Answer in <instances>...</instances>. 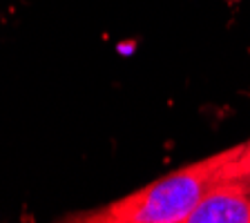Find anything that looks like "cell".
Instances as JSON below:
<instances>
[{"label":"cell","instance_id":"2","mask_svg":"<svg viewBox=\"0 0 250 223\" xmlns=\"http://www.w3.org/2000/svg\"><path fill=\"white\" fill-rule=\"evenodd\" d=\"M186 223H250V194L237 183L217 177Z\"/></svg>","mask_w":250,"mask_h":223},{"label":"cell","instance_id":"3","mask_svg":"<svg viewBox=\"0 0 250 223\" xmlns=\"http://www.w3.org/2000/svg\"><path fill=\"white\" fill-rule=\"evenodd\" d=\"M219 179H226V181H232L250 194V141L241 145V150L226 163L217 174Z\"/></svg>","mask_w":250,"mask_h":223},{"label":"cell","instance_id":"1","mask_svg":"<svg viewBox=\"0 0 250 223\" xmlns=\"http://www.w3.org/2000/svg\"><path fill=\"white\" fill-rule=\"evenodd\" d=\"M241 145L201 159L159 181L109 203L107 208L83 214L78 221L101 223H186L188 214L201 201L203 192L217 181L219 170L232 159Z\"/></svg>","mask_w":250,"mask_h":223}]
</instances>
